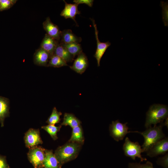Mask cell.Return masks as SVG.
Instances as JSON below:
<instances>
[{
    "mask_svg": "<svg viewBox=\"0 0 168 168\" xmlns=\"http://www.w3.org/2000/svg\"><path fill=\"white\" fill-rule=\"evenodd\" d=\"M82 145L68 142L64 145L58 147L54 154L59 164V168L64 164L75 159L77 156Z\"/></svg>",
    "mask_w": 168,
    "mask_h": 168,
    "instance_id": "cell-1",
    "label": "cell"
},
{
    "mask_svg": "<svg viewBox=\"0 0 168 168\" xmlns=\"http://www.w3.org/2000/svg\"><path fill=\"white\" fill-rule=\"evenodd\" d=\"M165 125V123L163 122L158 126L149 127L142 132L136 131H130V132L137 133L143 137L144 141L142 146V149L143 152H147L154 144L165 137L162 130L163 126Z\"/></svg>",
    "mask_w": 168,
    "mask_h": 168,
    "instance_id": "cell-2",
    "label": "cell"
},
{
    "mask_svg": "<svg viewBox=\"0 0 168 168\" xmlns=\"http://www.w3.org/2000/svg\"><path fill=\"white\" fill-rule=\"evenodd\" d=\"M168 109L167 106L160 104H154L151 106L146 113L145 127L147 128L154 126L158 123L163 122L168 118Z\"/></svg>",
    "mask_w": 168,
    "mask_h": 168,
    "instance_id": "cell-3",
    "label": "cell"
},
{
    "mask_svg": "<svg viewBox=\"0 0 168 168\" xmlns=\"http://www.w3.org/2000/svg\"><path fill=\"white\" fill-rule=\"evenodd\" d=\"M123 149L125 155L133 160H135L136 157L139 158L141 161L147 160L146 158H143L142 156L141 153L143 152L139 143L131 141L127 137L125 138Z\"/></svg>",
    "mask_w": 168,
    "mask_h": 168,
    "instance_id": "cell-4",
    "label": "cell"
},
{
    "mask_svg": "<svg viewBox=\"0 0 168 168\" xmlns=\"http://www.w3.org/2000/svg\"><path fill=\"white\" fill-rule=\"evenodd\" d=\"M29 149L27 157L34 168L43 167L46 155V149L38 146Z\"/></svg>",
    "mask_w": 168,
    "mask_h": 168,
    "instance_id": "cell-5",
    "label": "cell"
},
{
    "mask_svg": "<svg viewBox=\"0 0 168 168\" xmlns=\"http://www.w3.org/2000/svg\"><path fill=\"white\" fill-rule=\"evenodd\" d=\"M128 123L124 124L120 123L117 120L113 121L110 124L109 130L110 136L117 142L123 140L126 134L130 131H128V127L127 125Z\"/></svg>",
    "mask_w": 168,
    "mask_h": 168,
    "instance_id": "cell-6",
    "label": "cell"
},
{
    "mask_svg": "<svg viewBox=\"0 0 168 168\" xmlns=\"http://www.w3.org/2000/svg\"><path fill=\"white\" fill-rule=\"evenodd\" d=\"M24 140L26 147L30 149L43 143L39 129H29L25 133Z\"/></svg>",
    "mask_w": 168,
    "mask_h": 168,
    "instance_id": "cell-7",
    "label": "cell"
},
{
    "mask_svg": "<svg viewBox=\"0 0 168 168\" xmlns=\"http://www.w3.org/2000/svg\"><path fill=\"white\" fill-rule=\"evenodd\" d=\"M92 21L93 26L94 28L95 37L97 42V48L94 57L96 58L97 62V66H100V60L107 49L111 45V43L108 41L105 42H100L98 36V31L97 29V25L94 20L90 18Z\"/></svg>",
    "mask_w": 168,
    "mask_h": 168,
    "instance_id": "cell-8",
    "label": "cell"
},
{
    "mask_svg": "<svg viewBox=\"0 0 168 168\" xmlns=\"http://www.w3.org/2000/svg\"><path fill=\"white\" fill-rule=\"evenodd\" d=\"M168 151V138L165 137L159 141L147 152V156L153 157L161 154H165Z\"/></svg>",
    "mask_w": 168,
    "mask_h": 168,
    "instance_id": "cell-9",
    "label": "cell"
},
{
    "mask_svg": "<svg viewBox=\"0 0 168 168\" xmlns=\"http://www.w3.org/2000/svg\"><path fill=\"white\" fill-rule=\"evenodd\" d=\"M43 27L49 36L59 42L61 31L58 26L53 23L49 17H47L43 23Z\"/></svg>",
    "mask_w": 168,
    "mask_h": 168,
    "instance_id": "cell-10",
    "label": "cell"
},
{
    "mask_svg": "<svg viewBox=\"0 0 168 168\" xmlns=\"http://www.w3.org/2000/svg\"><path fill=\"white\" fill-rule=\"evenodd\" d=\"M77 56V58L74 60L73 65L69 67L72 70L81 74L87 68L88 62L86 56L83 52Z\"/></svg>",
    "mask_w": 168,
    "mask_h": 168,
    "instance_id": "cell-11",
    "label": "cell"
},
{
    "mask_svg": "<svg viewBox=\"0 0 168 168\" xmlns=\"http://www.w3.org/2000/svg\"><path fill=\"white\" fill-rule=\"evenodd\" d=\"M63 1L65 3V7L62 11L60 16L65 19L69 18L72 19L77 25L75 20L76 16L77 15L80 14L81 13L78 9L79 4L75 3H68L65 0H63Z\"/></svg>",
    "mask_w": 168,
    "mask_h": 168,
    "instance_id": "cell-12",
    "label": "cell"
},
{
    "mask_svg": "<svg viewBox=\"0 0 168 168\" xmlns=\"http://www.w3.org/2000/svg\"><path fill=\"white\" fill-rule=\"evenodd\" d=\"M51 57L48 53L40 47L36 50L34 53V62L38 66L47 67Z\"/></svg>",
    "mask_w": 168,
    "mask_h": 168,
    "instance_id": "cell-13",
    "label": "cell"
},
{
    "mask_svg": "<svg viewBox=\"0 0 168 168\" xmlns=\"http://www.w3.org/2000/svg\"><path fill=\"white\" fill-rule=\"evenodd\" d=\"M59 41L52 38L46 34L41 43L40 48L52 56Z\"/></svg>",
    "mask_w": 168,
    "mask_h": 168,
    "instance_id": "cell-14",
    "label": "cell"
},
{
    "mask_svg": "<svg viewBox=\"0 0 168 168\" xmlns=\"http://www.w3.org/2000/svg\"><path fill=\"white\" fill-rule=\"evenodd\" d=\"M82 40V38L75 35L71 30L66 29L61 31L59 42L62 44H68L73 43H79Z\"/></svg>",
    "mask_w": 168,
    "mask_h": 168,
    "instance_id": "cell-15",
    "label": "cell"
},
{
    "mask_svg": "<svg viewBox=\"0 0 168 168\" xmlns=\"http://www.w3.org/2000/svg\"><path fill=\"white\" fill-rule=\"evenodd\" d=\"M9 100L0 96V123L2 127L4 126L5 118L9 116Z\"/></svg>",
    "mask_w": 168,
    "mask_h": 168,
    "instance_id": "cell-16",
    "label": "cell"
},
{
    "mask_svg": "<svg viewBox=\"0 0 168 168\" xmlns=\"http://www.w3.org/2000/svg\"><path fill=\"white\" fill-rule=\"evenodd\" d=\"M45 153L43 167L44 168H59L58 161L52 150L46 149Z\"/></svg>",
    "mask_w": 168,
    "mask_h": 168,
    "instance_id": "cell-17",
    "label": "cell"
},
{
    "mask_svg": "<svg viewBox=\"0 0 168 168\" xmlns=\"http://www.w3.org/2000/svg\"><path fill=\"white\" fill-rule=\"evenodd\" d=\"M54 54L58 56L67 63L72 62L74 60V57L59 42L55 49Z\"/></svg>",
    "mask_w": 168,
    "mask_h": 168,
    "instance_id": "cell-18",
    "label": "cell"
},
{
    "mask_svg": "<svg viewBox=\"0 0 168 168\" xmlns=\"http://www.w3.org/2000/svg\"><path fill=\"white\" fill-rule=\"evenodd\" d=\"M72 128V135L68 142L83 144L84 142V139L83 130L81 125Z\"/></svg>",
    "mask_w": 168,
    "mask_h": 168,
    "instance_id": "cell-19",
    "label": "cell"
},
{
    "mask_svg": "<svg viewBox=\"0 0 168 168\" xmlns=\"http://www.w3.org/2000/svg\"><path fill=\"white\" fill-rule=\"evenodd\" d=\"M81 123V121L73 114L65 113L61 125H69L73 128L80 125Z\"/></svg>",
    "mask_w": 168,
    "mask_h": 168,
    "instance_id": "cell-20",
    "label": "cell"
},
{
    "mask_svg": "<svg viewBox=\"0 0 168 168\" xmlns=\"http://www.w3.org/2000/svg\"><path fill=\"white\" fill-rule=\"evenodd\" d=\"M62 44L74 58L76 55H78L82 52L81 46L78 43Z\"/></svg>",
    "mask_w": 168,
    "mask_h": 168,
    "instance_id": "cell-21",
    "label": "cell"
},
{
    "mask_svg": "<svg viewBox=\"0 0 168 168\" xmlns=\"http://www.w3.org/2000/svg\"><path fill=\"white\" fill-rule=\"evenodd\" d=\"M68 65L67 62L58 56L54 54L50 57L47 67L59 68Z\"/></svg>",
    "mask_w": 168,
    "mask_h": 168,
    "instance_id": "cell-22",
    "label": "cell"
},
{
    "mask_svg": "<svg viewBox=\"0 0 168 168\" xmlns=\"http://www.w3.org/2000/svg\"><path fill=\"white\" fill-rule=\"evenodd\" d=\"M61 126H56L54 125L49 124L41 127V128L46 131L54 140L58 139L57 133L59 131Z\"/></svg>",
    "mask_w": 168,
    "mask_h": 168,
    "instance_id": "cell-23",
    "label": "cell"
},
{
    "mask_svg": "<svg viewBox=\"0 0 168 168\" xmlns=\"http://www.w3.org/2000/svg\"><path fill=\"white\" fill-rule=\"evenodd\" d=\"M62 113L58 112L56 107H54L52 110V113L46 121L49 124L54 125L59 123L60 121V116Z\"/></svg>",
    "mask_w": 168,
    "mask_h": 168,
    "instance_id": "cell-24",
    "label": "cell"
},
{
    "mask_svg": "<svg viewBox=\"0 0 168 168\" xmlns=\"http://www.w3.org/2000/svg\"><path fill=\"white\" fill-rule=\"evenodd\" d=\"M16 1L15 0H1L0 11L9 9L16 3Z\"/></svg>",
    "mask_w": 168,
    "mask_h": 168,
    "instance_id": "cell-25",
    "label": "cell"
},
{
    "mask_svg": "<svg viewBox=\"0 0 168 168\" xmlns=\"http://www.w3.org/2000/svg\"><path fill=\"white\" fill-rule=\"evenodd\" d=\"M128 168H154L152 163L147 161L145 164H141L138 163H130L128 165Z\"/></svg>",
    "mask_w": 168,
    "mask_h": 168,
    "instance_id": "cell-26",
    "label": "cell"
},
{
    "mask_svg": "<svg viewBox=\"0 0 168 168\" xmlns=\"http://www.w3.org/2000/svg\"><path fill=\"white\" fill-rule=\"evenodd\" d=\"M168 154H166L164 156L162 157H159L156 163L158 165H161L164 168H168Z\"/></svg>",
    "mask_w": 168,
    "mask_h": 168,
    "instance_id": "cell-27",
    "label": "cell"
},
{
    "mask_svg": "<svg viewBox=\"0 0 168 168\" xmlns=\"http://www.w3.org/2000/svg\"><path fill=\"white\" fill-rule=\"evenodd\" d=\"M0 168H10L5 156L0 154Z\"/></svg>",
    "mask_w": 168,
    "mask_h": 168,
    "instance_id": "cell-28",
    "label": "cell"
},
{
    "mask_svg": "<svg viewBox=\"0 0 168 168\" xmlns=\"http://www.w3.org/2000/svg\"><path fill=\"white\" fill-rule=\"evenodd\" d=\"M93 2V0H74L73 1V2L75 3L78 4H85L90 7H92Z\"/></svg>",
    "mask_w": 168,
    "mask_h": 168,
    "instance_id": "cell-29",
    "label": "cell"
},
{
    "mask_svg": "<svg viewBox=\"0 0 168 168\" xmlns=\"http://www.w3.org/2000/svg\"><path fill=\"white\" fill-rule=\"evenodd\" d=\"M1 2V0H0V3Z\"/></svg>",
    "mask_w": 168,
    "mask_h": 168,
    "instance_id": "cell-30",
    "label": "cell"
}]
</instances>
